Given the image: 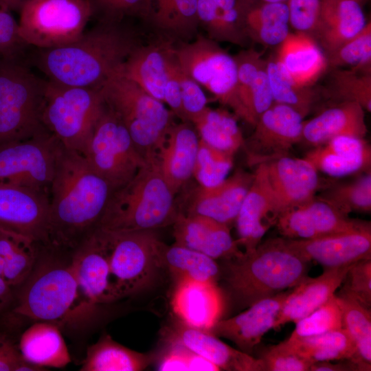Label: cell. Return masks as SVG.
I'll list each match as a JSON object with an SVG mask.
<instances>
[{
    "mask_svg": "<svg viewBox=\"0 0 371 371\" xmlns=\"http://www.w3.org/2000/svg\"><path fill=\"white\" fill-rule=\"evenodd\" d=\"M113 191L81 153L63 146L49 189L46 245L70 254L98 229Z\"/></svg>",
    "mask_w": 371,
    "mask_h": 371,
    "instance_id": "6da1fadb",
    "label": "cell"
},
{
    "mask_svg": "<svg viewBox=\"0 0 371 371\" xmlns=\"http://www.w3.org/2000/svg\"><path fill=\"white\" fill-rule=\"evenodd\" d=\"M137 46L136 36L129 30L118 22L104 21L72 43L40 49L36 63L49 81L99 89Z\"/></svg>",
    "mask_w": 371,
    "mask_h": 371,
    "instance_id": "7a4b0ae2",
    "label": "cell"
},
{
    "mask_svg": "<svg viewBox=\"0 0 371 371\" xmlns=\"http://www.w3.org/2000/svg\"><path fill=\"white\" fill-rule=\"evenodd\" d=\"M176 196L156 157L146 159L128 182L113 191L98 228L123 232L172 225L179 215Z\"/></svg>",
    "mask_w": 371,
    "mask_h": 371,
    "instance_id": "3957f363",
    "label": "cell"
},
{
    "mask_svg": "<svg viewBox=\"0 0 371 371\" xmlns=\"http://www.w3.org/2000/svg\"><path fill=\"white\" fill-rule=\"evenodd\" d=\"M225 261L227 286L243 307L293 289L308 276L310 263L289 249L282 237L261 242L251 253Z\"/></svg>",
    "mask_w": 371,
    "mask_h": 371,
    "instance_id": "277c9868",
    "label": "cell"
},
{
    "mask_svg": "<svg viewBox=\"0 0 371 371\" xmlns=\"http://www.w3.org/2000/svg\"><path fill=\"white\" fill-rule=\"evenodd\" d=\"M61 251L38 244L36 265L21 284L14 312L31 319L54 324L91 311L82 297L71 265L59 257Z\"/></svg>",
    "mask_w": 371,
    "mask_h": 371,
    "instance_id": "5b68a950",
    "label": "cell"
},
{
    "mask_svg": "<svg viewBox=\"0 0 371 371\" xmlns=\"http://www.w3.org/2000/svg\"><path fill=\"white\" fill-rule=\"evenodd\" d=\"M99 89L104 104L122 120L142 156H155L173 124L172 112L118 71Z\"/></svg>",
    "mask_w": 371,
    "mask_h": 371,
    "instance_id": "8992f818",
    "label": "cell"
},
{
    "mask_svg": "<svg viewBox=\"0 0 371 371\" xmlns=\"http://www.w3.org/2000/svg\"><path fill=\"white\" fill-rule=\"evenodd\" d=\"M47 82L17 59L0 58V146L45 130L41 112Z\"/></svg>",
    "mask_w": 371,
    "mask_h": 371,
    "instance_id": "52a82bcc",
    "label": "cell"
},
{
    "mask_svg": "<svg viewBox=\"0 0 371 371\" xmlns=\"http://www.w3.org/2000/svg\"><path fill=\"white\" fill-rule=\"evenodd\" d=\"M104 106L99 89L64 86L47 80L42 124L65 148L82 154Z\"/></svg>",
    "mask_w": 371,
    "mask_h": 371,
    "instance_id": "ba28073f",
    "label": "cell"
},
{
    "mask_svg": "<svg viewBox=\"0 0 371 371\" xmlns=\"http://www.w3.org/2000/svg\"><path fill=\"white\" fill-rule=\"evenodd\" d=\"M19 34L26 45L53 48L77 40L94 13L91 0H27L19 9Z\"/></svg>",
    "mask_w": 371,
    "mask_h": 371,
    "instance_id": "9c48e42d",
    "label": "cell"
},
{
    "mask_svg": "<svg viewBox=\"0 0 371 371\" xmlns=\"http://www.w3.org/2000/svg\"><path fill=\"white\" fill-rule=\"evenodd\" d=\"M82 155L113 190L128 182L146 162L122 120L105 104Z\"/></svg>",
    "mask_w": 371,
    "mask_h": 371,
    "instance_id": "30bf717a",
    "label": "cell"
},
{
    "mask_svg": "<svg viewBox=\"0 0 371 371\" xmlns=\"http://www.w3.org/2000/svg\"><path fill=\"white\" fill-rule=\"evenodd\" d=\"M172 50L183 73L240 117L237 65L234 57L215 41L202 36L191 43L172 47Z\"/></svg>",
    "mask_w": 371,
    "mask_h": 371,
    "instance_id": "8fae6325",
    "label": "cell"
},
{
    "mask_svg": "<svg viewBox=\"0 0 371 371\" xmlns=\"http://www.w3.org/2000/svg\"><path fill=\"white\" fill-rule=\"evenodd\" d=\"M105 232L110 245L111 273L118 299L141 291L161 269L157 258L160 240L155 230Z\"/></svg>",
    "mask_w": 371,
    "mask_h": 371,
    "instance_id": "7c38bea8",
    "label": "cell"
},
{
    "mask_svg": "<svg viewBox=\"0 0 371 371\" xmlns=\"http://www.w3.org/2000/svg\"><path fill=\"white\" fill-rule=\"evenodd\" d=\"M63 146L46 129L28 139L0 146V182L49 192Z\"/></svg>",
    "mask_w": 371,
    "mask_h": 371,
    "instance_id": "4fadbf2b",
    "label": "cell"
},
{
    "mask_svg": "<svg viewBox=\"0 0 371 371\" xmlns=\"http://www.w3.org/2000/svg\"><path fill=\"white\" fill-rule=\"evenodd\" d=\"M253 179L254 173L238 169L214 186L190 181L176 196L179 214L203 216L230 225L235 222Z\"/></svg>",
    "mask_w": 371,
    "mask_h": 371,
    "instance_id": "5bb4252c",
    "label": "cell"
},
{
    "mask_svg": "<svg viewBox=\"0 0 371 371\" xmlns=\"http://www.w3.org/2000/svg\"><path fill=\"white\" fill-rule=\"evenodd\" d=\"M49 221V192L0 182L1 231L46 245Z\"/></svg>",
    "mask_w": 371,
    "mask_h": 371,
    "instance_id": "9a60e30c",
    "label": "cell"
},
{
    "mask_svg": "<svg viewBox=\"0 0 371 371\" xmlns=\"http://www.w3.org/2000/svg\"><path fill=\"white\" fill-rule=\"evenodd\" d=\"M303 117L293 109L273 102L258 119L246 141L248 162L258 166L286 156L302 141Z\"/></svg>",
    "mask_w": 371,
    "mask_h": 371,
    "instance_id": "2e32d148",
    "label": "cell"
},
{
    "mask_svg": "<svg viewBox=\"0 0 371 371\" xmlns=\"http://www.w3.org/2000/svg\"><path fill=\"white\" fill-rule=\"evenodd\" d=\"M70 262L80 292L92 307L118 299L110 268L107 233L97 229L71 253Z\"/></svg>",
    "mask_w": 371,
    "mask_h": 371,
    "instance_id": "e0dca14e",
    "label": "cell"
},
{
    "mask_svg": "<svg viewBox=\"0 0 371 371\" xmlns=\"http://www.w3.org/2000/svg\"><path fill=\"white\" fill-rule=\"evenodd\" d=\"M283 239L287 247L302 259L314 261L324 268L371 258L370 222L355 229L315 238Z\"/></svg>",
    "mask_w": 371,
    "mask_h": 371,
    "instance_id": "ac0fdd59",
    "label": "cell"
},
{
    "mask_svg": "<svg viewBox=\"0 0 371 371\" xmlns=\"http://www.w3.org/2000/svg\"><path fill=\"white\" fill-rule=\"evenodd\" d=\"M368 223L351 218L315 196L280 213L275 226L283 238L311 239L355 229Z\"/></svg>",
    "mask_w": 371,
    "mask_h": 371,
    "instance_id": "d6986e66",
    "label": "cell"
},
{
    "mask_svg": "<svg viewBox=\"0 0 371 371\" xmlns=\"http://www.w3.org/2000/svg\"><path fill=\"white\" fill-rule=\"evenodd\" d=\"M254 179L235 220L238 245L251 253L275 226L279 210L271 188L265 163L256 166Z\"/></svg>",
    "mask_w": 371,
    "mask_h": 371,
    "instance_id": "ffe728a7",
    "label": "cell"
},
{
    "mask_svg": "<svg viewBox=\"0 0 371 371\" xmlns=\"http://www.w3.org/2000/svg\"><path fill=\"white\" fill-rule=\"evenodd\" d=\"M163 337L166 343L186 347L220 370L265 371L260 358L232 348L210 331L189 326L177 319L164 329Z\"/></svg>",
    "mask_w": 371,
    "mask_h": 371,
    "instance_id": "44dd1931",
    "label": "cell"
},
{
    "mask_svg": "<svg viewBox=\"0 0 371 371\" xmlns=\"http://www.w3.org/2000/svg\"><path fill=\"white\" fill-rule=\"evenodd\" d=\"M265 164L280 214L313 199L321 188L319 172L305 158L286 155Z\"/></svg>",
    "mask_w": 371,
    "mask_h": 371,
    "instance_id": "7402d4cb",
    "label": "cell"
},
{
    "mask_svg": "<svg viewBox=\"0 0 371 371\" xmlns=\"http://www.w3.org/2000/svg\"><path fill=\"white\" fill-rule=\"evenodd\" d=\"M291 289L261 300L232 317L221 319L208 331L218 337L230 340L240 350L250 355L263 336L273 329Z\"/></svg>",
    "mask_w": 371,
    "mask_h": 371,
    "instance_id": "603a6c76",
    "label": "cell"
},
{
    "mask_svg": "<svg viewBox=\"0 0 371 371\" xmlns=\"http://www.w3.org/2000/svg\"><path fill=\"white\" fill-rule=\"evenodd\" d=\"M172 226L175 243L214 260H228L244 254L227 224L203 216L179 214Z\"/></svg>",
    "mask_w": 371,
    "mask_h": 371,
    "instance_id": "cb8c5ba5",
    "label": "cell"
},
{
    "mask_svg": "<svg viewBox=\"0 0 371 371\" xmlns=\"http://www.w3.org/2000/svg\"><path fill=\"white\" fill-rule=\"evenodd\" d=\"M170 304L176 319L206 330L221 319L224 307L216 282L188 280L176 282Z\"/></svg>",
    "mask_w": 371,
    "mask_h": 371,
    "instance_id": "d4e9b609",
    "label": "cell"
},
{
    "mask_svg": "<svg viewBox=\"0 0 371 371\" xmlns=\"http://www.w3.org/2000/svg\"><path fill=\"white\" fill-rule=\"evenodd\" d=\"M190 124H173L155 155L164 177L176 194L191 181L196 163L199 137Z\"/></svg>",
    "mask_w": 371,
    "mask_h": 371,
    "instance_id": "484cf974",
    "label": "cell"
},
{
    "mask_svg": "<svg viewBox=\"0 0 371 371\" xmlns=\"http://www.w3.org/2000/svg\"><path fill=\"white\" fill-rule=\"evenodd\" d=\"M352 265L324 268L317 277L306 276L291 289L277 315L273 329L289 322L296 323L328 301L341 287Z\"/></svg>",
    "mask_w": 371,
    "mask_h": 371,
    "instance_id": "4316f807",
    "label": "cell"
},
{
    "mask_svg": "<svg viewBox=\"0 0 371 371\" xmlns=\"http://www.w3.org/2000/svg\"><path fill=\"white\" fill-rule=\"evenodd\" d=\"M304 158L318 172L339 178L370 172L371 148L364 138L339 136L313 147Z\"/></svg>",
    "mask_w": 371,
    "mask_h": 371,
    "instance_id": "83f0119b",
    "label": "cell"
},
{
    "mask_svg": "<svg viewBox=\"0 0 371 371\" xmlns=\"http://www.w3.org/2000/svg\"><path fill=\"white\" fill-rule=\"evenodd\" d=\"M234 59L237 65L239 117L254 126L260 115L273 103L267 61L253 49L240 52Z\"/></svg>",
    "mask_w": 371,
    "mask_h": 371,
    "instance_id": "f1b7e54d",
    "label": "cell"
},
{
    "mask_svg": "<svg viewBox=\"0 0 371 371\" xmlns=\"http://www.w3.org/2000/svg\"><path fill=\"white\" fill-rule=\"evenodd\" d=\"M279 46L276 61L300 87H311L328 67L326 56L310 34L289 32Z\"/></svg>",
    "mask_w": 371,
    "mask_h": 371,
    "instance_id": "f546056e",
    "label": "cell"
},
{
    "mask_svg": "<svg viewBox=\"0 0 371 371\" xmlns=\"http://www.w3.org/2000/svg\"><path fill=\"white\" fill-rule=\"evenodd\" d=\"M365 111L355 102L330 106L304 122L302 141L315 147L339 136L364 138L368 132Z\"/></svg>",
    "mask_w": 371,
    "mask_h": 371,
    "instance_id": "4dcf8cb0",
    "label": "cell"
},
{
    "mask_svg": "<svg viewBox=\"0 0 371 371\" xmlns=\"http://www.w3.org/2000/svg\"><path fill=\"white\" fill-rule=\"evenodd\" d=\"M366 25L356 0H324L312 36L327 54L356 36Z\"/></svg>",
    "mask_w": 371,
    "mask_h": 371,
    "instance_id": "1f68e13d",
    "label": "cell"
},
{
    "mask_svg": "<svg viewBox=\"0 0 371 371\" xmlns=\"http://www.w3.org/2000/svg\"><path fill=\"white\" fill-rule=\"evenodd\" d=\"M172 47L168 44L137 46L118 71L155 99L164 102Z\"/></svg>",
    "mask_w": 371,
    "mask_h": 371,
    "instance_id": "d6a6232c",
    "label": "cell"
},
{
    "mask_svg": "<svg viewBox=\"0 0 371 371\" xmlns=\"http://www.w3.org/2000/svg\"><path fill=\"white\" fill-rule=\"evenodd\" d=\"M19 350L27 362L41 368H60L71 357L57 324L38 321L21 335Z\"/></svg>",
    "mask_w": 371,
    "mask_h": 371,
    "instance_id": "836d02e7",
    "label": "cell"
},
{
    "mask_svg": "<svg viewBox=\"0 0 371 371\" xmlns=\"http://www.w3.org/2000/svg\"><path fill=\"white\" fill-rule=\"evenodd\" d=\"M161 269H166L175 282L181 280L216 282L221 269L216 260L190 248L161 240L157 246Z\"/></svg>",
    "mask_w": 371,
    "mask_h": 371,
    "instance_id": "e575fe53",
    "label": "cell"
},
{
    "mask_svg": "<svg viewBox=\"0 0 371 371\" xmlns=\"http://www.w3.org/2000/svg\"><path fill=\"white\" fill-rule=\"evenodd\" d=\"M199 23L210 38L241 45L247 36L238 0H198Z\"/></svg>",
    "mask_w": 371,
    "mask_h": 371,
    "instance_id": "d590c367",
    "label": "cell"
},
{
    "mask_svg": "<svg viewBox=\"0 0 371 371\" xmlns=\"http://www.w3.org/2000/svg\"><path fill=\"white\" fill-rule=\"evenodd\" d=\"M153 357L131 350L102 335L90 346L80 371H141L152 362Z\"/></svg>",
    "mask_w": 371,
    "mask_h": 371,
    "instance_id": "8d00e7d4",
    "label": "cell"
},
{
    "mask_svg": "<svg viewBox=\"0 0 371 371\" xmlns=\"http://www.w3.org/2000/svg\"><path fill=\"white\" fill-rule=\"evenodd\" d=\"M278 345L312 363L350 359L354 352L353 342L343 328L309 337L288 338Z\"/></svg>",
    "mask_w": 371,
    "mask_h": 371,
    "instance_id": "74e56055",
    "label": "cell"
},
{
    "mask_svg": "<svg viewBox=\"0 0 371 371\" xmlns=\"http://www.w3.org/2000/svg\"><path fill=\"white\" fill-rule=\"evenodd\" d=\"M199 139L220 150L234 155L245 139L236 119L227 111L206 106L190 122Z\"/></svg>",
    "mask_w": 371,
    "mask_h": 371,
    "instance_id": "f35d334b",
    "label": "cell"
},
{
    "mask_svg": "<svg viewBox=\"0 0 371 371\" xmlns=\"http://www.w3.org/2000/svg\"><path fill=\"white\" fill-rule=\"evenodd\" d=\"M342 313V328L354 344L350 360L360 371L371 370V312L355 300L336 294Z\"/></svg>",
    "mask_w": 371,
    "mask_h": 371,
    "instance_id": "ab89813d",
    "label": "cell"
},
{
    "mask_svg": "<svg viewBox=\"0 0 371 371\" xmlns=\"http://www.w3.org/2000/svg\"><path fill=\"white\" fill-rule=\"evenodd\" d=\"M38 243L0 230V256L4 263L3 280L11 286L21 285L33 270Z\"/></svg>",
    "mask_w": 371,
    "mask_h": 371,
    "instance_id": "60d3db41",
    "label": "cell"
},
{
    "mask_svg": "<svg viewBox=\"0 0 371 371\" xmlns=\"http://www.w3.org/2000/svg\"><path fill=\"white\" fill-rule=\"evenodd\" d=\"M247 35L266 45H279L290 32L286 3H267L245 15Z\"/></svg>",
    "mask_w": 371,
    "mask_h": 371,
    "instance_id": "b9f144b4",
    "label": "cell"
},
{
    "mask_svg": "<svg viewBox=\"0 0 371 371\" xmlns=\"http://www.w3.org/2000/svg\"><path fill=\"white\" fill-rule=\"evenodd\" d=\"M339 212L370 213L371 211V172L361 175L356 179L335 184L316 196Z\"/></svg>",
    "mask_w": 371,
    "mask_h": 371,
    "instance_id": "7bdbcfd3",
    "label": "cell"
},
{
    "mask_svg": "<svg viewBox=\"0 0 371 371\" xmlns=\"http://www.w3.org/2000/svg\"><path fill=\"white\" fill-rule=\"evenodd\" d=\"M198 0H154L152 19L157 27L180 36L194 32L199 23Z\"/></svg>",
    "mask_w": 371,
    "mask_h": 371,
    "instance_id": "ee69618b",
    "label": "cell"
},
{
    "mask_svg": "<svg viewBox=\"0 0 371 371\" xmlns=\"http://www.w3.org/2000/svg\"><path fill=\"white\" fill-rule=\"evenodd\" d=\"M267 71L273 102L289 106L304 118L315 101V91L311 87H300L294 83L275 59L267 61Z\"/></svg>",
    "mask_w": 371,
    "mask_h": 371,
    "instance_id": "f6af8a7d",
    "label": "cell"
},
{
    "mask_svg": "<svg viewBox=\"0 0 371 371\" xmlns=\"http://www.w3.org/2000/svg\"><path fill=\"white\" fill-rule=\"evenodd\" d=\"M328 66L335 68L350 67L363 72H370L371 25L366 23L363 30L326 56Z\"/></svg>",
    "mask_w": 371,
    "mask_h": 371,
    "instance_id": "bcb514c9",
    "label": "cell"
},
{
    "mask_svg": "<svg viewBox=\"0 0 371 371\" xmlns=\"http://www.w3.org/2000/svg\"><path fill=\"white\" fill-rule=\"evenodd\" d=\"M233 160L234 155L216 149L199 139L192 177L201 186H216L228 177Z\"/></svg>",
    "mask_w": 371,
    "mask_h": 371,
    "instance_id": "7dc6e473",
    "label": "cell"
},
{
    "mask_svg": "<svg viewBox=\"0 0 371 371\" xmlns=\"http://www.w3.org/2000/svg\"><path fill=\"white\" fill-rule=\"evenodd\" d=\"M333 73L332 90L341 102H355L371 111V73L336 68Z\"/></svg>",
    "mask_w": 371,
    "mask_h": 371,
    "instance_id": "c3c4849f",
    "label": "cell"
},
{
    "mask_svg": "<svg viewBox=\"0 0 371 371\" xmlns=\"http://www.w3.org/2000/svg\"><path fill=\"white\" fill-rule=\"evenodd\" d=\"M289 339L309 337L342 328V313L336 295L297 321Z\"/></svg>",
    "mask_w": 371,
    "mask_h": 371,
    "instance_id": "681fc988",
    "label": "cell"
},
{
    "mask_svg": "<svg viewBox=\"0 0 371 371\" xmlns=\"http://www.w3.org/2000/svg\"><path fill=\"white\" fill-rule=\"evenodd\" d=\"M338 295L371 307V258L352 264L348 270Z\"/></svg>",
    "mask_w": 371,
    "mask_h": 371,
    "instance_id": "f907efd6",
    "label": "cell"
},
{
    "mask_svg": "<svg viewBox=\"0 0 371 371\" xmlns=\"http://www.w3.org/2000/svg\"><path fill=\"white\" fill-rule=\"evenodd\" d=\"M158 370H208L219 368L186 347L167 343V348L157 363Z\"/></svg>",
    "mask_w": 371,
    "mask_h": 371,
    "instance_id": "816d5d0a",
    "label": "cell"
},
{
    "mask_svg": "<svg viewBox=\"0 0 371 371\" xmlns=\"http://www.w3.org/2000/svg\"><path fill=\"white\" fill-rule=\"evenodd\" d=\"M289 24L297 32L312 35L318 22L320 0H289Z\"/></svg>",
    "mask_w": 371,
    "mask_h": 371,
    "instance_id": "f5cc1de1",
    "label": "cell"
},
{
    "mask_svg": "<svg viewBox=\"0 0 371 371\" xmlns=\"http://www.w3.org/2000/svg\"><path fill=\"white\" fill-rule=\"evenodd\" d=\"M177 78L185 120L186 122H190L207 106V100L201 86L183 73L179 65L177 67Z\"/></svg>",
    "mask_w": 371,
    "mask_h": 371,
    "instance_id": "db71d44e",
    "label": "cell"
},
{
    "mask_svg": "<svg viewBox=\"0 0 371 371\" xmlns=\"http://www.w3.org/2000/svg\"><path fill=\"white\" fill-rule=\"evenodd\" d=\"M260 359L265 371H309L312 362L287 351L278 344L271 347Z\"/></svg>",
    "mask_w": 371,
    "mask_h": 371,
    "instance_id": "11a10c76",
    "label": "cell"
},
{
    "mask_svg": "<svg viewBox=\"0 0 371 371\" xmlns=\"http://www.w3.org/2000/svg\"><path fill=\"white\" fill-rule=\"evenodd\" d=\"M26 45L19 34L18 23L8 10L0 8V56L17 59Z\"/></svg>",
    "mask_w": 371,
    "mask_h": 371,
    "instance_id": "9f6ffc18",
    "label": "cell"
},
{
    "mask_svg": "<svg viewBox=\"0 0 371 371\" xmlns=\"http://www.w3.org/2000/svg\"><path fill=\"white\" fill-rule=\"evenodd\" d=\"M153 0H91L94 9L102 11L107 21L118 22L127 14L146 16L151 10Z\"/></svg>",
    "mask_w": 371,
    "mask_h": 371,
    "instance_id": "6f0895ef",
    "label": "cell"
},
{
    "mask_svg": "<svg viewBox=\"0 0 371 371\" xmlns=\"http://www.w3.org/2000/svg\"><path fill=\"white\" fill-rule=\"evenodd\" d=\"M42 368L24 360L19 349L0 334V371H35Z\"/></svg>",
    "mask_w": 371,
    "mask_h": 371,
    "instance_id": "680465c9",
    "label": "cell"
},
{
    "mask_svg": "<svg viewBox=\"0 0 371 371\" xmlns=\"http://www.w3.org/2000/svg\"><path fill=\"white\" fill-rule=\"evenodd\" d=\"M177 63L172 50L168 65V80L164 95V102L170 108L173 114L179 117L182 122H186L182 108L180 87L177 78Z\"/></svg>",
    "mask_w": 371,
    "mask_h": 371,
    "instance_id": "91938a15",
    "label": "cell"
},
{
    "mask_svg": "<svg viewBox=\"0 0 371 371\" xmlns=\"http://www.w3.org/2000/svg\"><path fill=\"white\" fill-rule=\"evenodd\" d=\"M335 363L325 361L313 363L309 371H360L357 365L350 359H340Z\"/></svg>",
    "mask_w": 371,
    "mask_h": 371,
    "instance_id": "94428289",
    "label": "cell"
},
{
    "mask_svg": "<svg viewBox=\"0 0 371 371\" xmlns=\"http://www.w3.org/2000/svg\"><path fill=\"white\" fill-rule=\"evenodd\" d=\"M11 286L0 277V313L10 304L12 298Z\"/></svg>",
    "mask_w": 371,
    "mask_h": 371,
    "instance_id": "6125c7cd",
    "label": "cell"
},
{
    "mask_svg": "<svg viewBox=\"0 0 371 371\" xmlns=\"http://www.w3.org/2000/svg\"><path fill=\"white\" fill-rule=\"evenodd\" d=\"M27 0H0V8L6 10L20 9Z\"/></svg>",
    "mask_w": 371,
    "mask_h": 371,
    "instance_id": "be15d7a7",
    "label": "cell"
},
{
    "mask_svg": "<svg viewBox=\"0 0 371 371\" xmlns=\"http://www.w3.org/2000/svg\"><path fill=\"white\" fill-rule=\"evenodd\" d=\"M3 271H4V263L2 258L0 256V277L3 279Z\"/></svg>",
    "mask_w": 371,
    "mask_h": 371,
    "instance_id": "e7e4bbea",
    "label": "cell"
},
{
    "mask_svg": "<svg viewBox=\"0 0 371 371\" xmlns=\"http://www.w3.org/2000/svg\"><path fill=\"white\" fill-rule=\"evenodd\" d=\"M266 1L267 3H280V2H284L286 0H263Z\"/></svg>",
    "mask_w": 371,
    "mask_h": 371,
    "instance_id": "03108f58",
    "label": "cell"
},
{
    "mask_svg": "<svg viewBox=\"0 0 371 371\" xmlns=\"http://www.w3.org/2000/svg\"><path fill=\"white\" fill-rule=\"evenodd\" d=\"M357 1V0H356Z\"/></svg>",
    "mask_w": 371,
    "mask_h": 371,
    "instance_id": "003e7915",
    "label": "cell"
}]
</instances>
